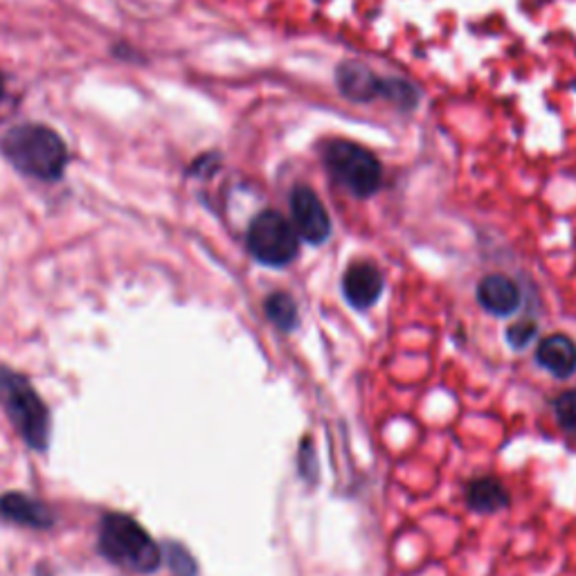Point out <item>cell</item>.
Instances as JSON below:
<instances>
[{
    "label": "cell",
    "mask_w": 576,
    "mask_h": 576,
    "mask_svg": "<svg viewBox=\"0 0 576 576\" xmlns=\"http://www.w3.org/2000/svg\"><path fill=\"white\" fill-rule=\"evenodd\" d=\"M338 88L351 102H369L380 98L383 79H378L367 66L358 61H347L338 68Z\"/></svg>",
    "instance_id": "9"
},
{
    "label": "cell",
    "mask_w": 576,
    "mask_h": 576,
    "mask_svg": "<svg viewBox=\"0 0 576 576\" xmlns=\"http://www.w3.org/2000/svg\"><path fill=\"white\" fill-rule=\"evenodd\" d=\"M325 165L329 173L358 199L374 197L383 182V169L378 158L356 142H329L325 147Z\"/></svg>",
    "instance_id": "4"
},
{
    "label": "cell",
    "mask_w": 576,
    "mask_h": 576,
    "mask_svg": "<svg viewBox=\"0 0 576 576\" xmlns=\"http://www.w3.org/2000/svg\"><path fill=\"white\" fill-rule=\"evenodd\" d=\"M536 360L556 378H567L576 369V345L569 336L554 334L538 345Z\"/></svg>",
    "instance_id": "11"
},
{
    "label": "cell",
    "mask_w": 576,
    "mask_h": 576,
    "mask_svg": "<svg viewBox=\"0 0 576 576\" xmlns=\"http://www.w3.org/2000/svg\"><path fill=\"white\" fill-rule=\"evenodd\" d=\"M466 503L477 514H496L509 505V491L498 477H475L466 489Z\"/></svg>",
    "instance_id": "12"
},
{
    "label": "cell",
    "mask_w": 576,
    "mask_h": 576,
    "mask_svg": "<svg viewBox=\"0 0 576 576\" xmlns=\"http://www.w3.org/2000/svg\"><path fill=\"white\" fill-rule=\"evenodd\" d=\"M3 90H6V83H3V75H0V100H3Z\"/></svg>",
    "instance_id": "18"
},
{
    "label": "cell",
    "mask_w": 576,
    "mask_h": 576,
    "mask_svg": "<svg viewBox=\"0 0 576 576\" xmlns=\"http://www.w3.org/2000/svg\"><path fill=\"white\" fill-rule=\"evenodd\" d=\"M554 415L558 421V428L563 430L567 444L576 448V390L563 393L554 401Z\"/></svg>",
    "instance_id": "14"
},
{
    "label": "cell",
    "mask_w": 576,
    "mask_h": 576,
    "mask_svg": "<svg viewBox=\"0 0 576 576\" xmlns=\"http://www.w3.org/2000/svg\"><path fill=\"white\" fill-rule=\"evenodd\" d=\"M0 406L30 448L43 450L50 441V413L30 380L8 367H0Z\"/></svg>",
    "instance_id": "2"
},
{
    "label": "cell",
    "mask_w": 576,
    "mask_h": 576,
    "mask_svg": "<svg viewBox=\"0 0 576 576\" xmlns=\"http://www.w3.org/2000/svg\"><path fill=\"white\" fill-rule=\"evenodd\" d=\"M0 151L26 176L57 180L68 165L66 142L43 125H19L0 138Z\"/></svg>",
    "instance_id": "1"
},
{
    "label": "cell",
    "mask_w": 576,
    "mask_h": 576,
    "mask_svg": "<svg viewBox=\"0 0 576 576\" xmlns=\"http://www.w3.org/2000/svg\"><path fill=\"white\" fill-rule=\"evenodd\" d=\"M100 549L116 565L153 572L160 565V549L153 538L125 514H109L100 525Z\"/></svg>",
    "instance_id": "3"
},
{
    "label": "cell",
    "mask_w": 576,
    "mask_h": 576,
    "mask_svg": "<svg viewBox=\"0 0 576 576\" xmlns=\"http://www.w3.org/2000/svg\"><path fill=\"white\" fill-rule=\"evenodd\" d=\"M536 322L532 320V318H525V320H518V322H514L512 327H509V331H507V340H509V345L512 347H516V349H523V347H527L529 342H532V338L536 336Z\"/></svg>",
    "instance_id": "16"
},
{
    "label": "cell",
    "mask_w": 576,
    "mask_h": 576,
    "mask_svg": "<svg viewBox=\"0 0 576 576\" xmlns=\"http://www.w3.org/2000/svg\"><path fill=\"white\" fill-rule=\"evenodd\" d=\"M266 316L268 320L281 329V331H294L298 327V307L294 302V298L288 294H272L266 305Z\"/></svg>",
    "instance_id": "13"
},
{
    "label": "cell",
    "mask_w": 576,
    "mask_h": 576,
    "mask_svg": "<svg viewBox=\"0 0 576 576\" xmlns=\"http://www.w3.org/2000/svg\"><path fill=\"white\" fill-rule=\"evenodd\" d=\"M383 286L386 281H383L380 270L371 261H354L342 275V294L358 311H365L378 302Z\"/></svg>",
    "instance_id": "7"
},
{
    "label": "cell",
    "mask_w": 576,
    "mask_h": 576,
    "mask_svg": "<svg viewBox=\"0 0 576 576\" xmlns=\"http://www.w3.org/2000/svg\"><path fill=\"white\" fill-rule=\"evenodd\" d=\"M291 217L296 232L309 244H325L331 235V219L320 197L307 185H300L291 195Z\"/></svg>",
    "instance_id": "6"
},
{
    "label": "cell",
    "mask_w": 576,
    "mask_h": 576,
    "mask_svg": "<svg viewBox=\"0 0 576 576\" xmlns=\"http://www.w3.org/2000/svg\"><path fill=\"white\" fill-rule=\"evenodd\" d=\"M169 558H171V567H173V572H176L178 576H195V574H197L195 560L189 558V554H187L182 547H171Z\"/></svg>",
    "instance_id": "17"
},
{
    "label": "cell",
    "mask_w": 576,
    "mask_h": 576,
    "mask_svg": "<svg viewBox=\"0 0 576 576\" xmlns=\"http://www.w3.org/2000/svg\"><path fill=\"white\" fill-rule=\"evenodd\" d=\"M250 255L264 266H288L300 252V235L294 224L275 210L257 215L246 237Z\"/></svg>",
    "instance_id": "5"
},
{
    "label": "cell",
    "mask_w": 576,
    "mask_h": 576,
    "mask_svg": "<svg viewBox=\"0 0 576 576\" xmlns=\"http://www.w3.org/2000/svg\"><path fill=\"white\" fill-rule=\"evenodd\" d=\"M477 302L494 316H512L518 311L523 296L518 284L507 275H487L477 286Z\"/></svg>",
    "instance_id": "8"
},
{
    "label": "cell",
    "mask_w": 576,
    "mask_h": 576,
    "mask_svg": "<svg viewBox=\"0 0 576 576\" xmlns=\"http://www.w3.org/2000/svg\"><path fill=\"white\" fill-rule=\"evenodd\" d=\"M380 98L397 105L399 109H413L419 102V92L404 79H383Z\"/></svg>",
    "instance_id": "15"
},
{
    "label": "cell",
    "mask_w": 576,
    "mask_h": 576,
    "mask_svg": "<svg viewBox=\"0 0 576 576\" xmlns=\"http://www.w3.org/2000/svg\"><path fill=\"white\" fill-rule=\"evenodd\" d=\"M0 516L34 529H46L54 523L52 512L43 503L32 500L26 494H6L0 498Z\"/></svg>",
    "instance_id": "10"
}]
</instances>
